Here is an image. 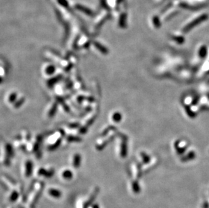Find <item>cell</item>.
<instances>
[{
  "instance_id": "obj_4",
  "label": "cell",
  "mask_w": 209,
  "mask_h": 208,
  "mask_svg": "<svg viewBox=\"0 0 209 208\" xmlns=\"http://www.w3.org/2000/svg\"><path fill=\"white\" fill-rule=\"evenodd\" d=\"M39 174H40V175H43V176H46V177H50L52 175V173H51V172H46L45 171V170H43L41 169L39 171Z\"/></svg>"
},
{
  "instance_id": "obj_7",
  "label": "cell",
  "mask_w": 209,
  "mask_h": 208,
  "mask_svg": "<svg viewBox=\"0 0 209 208\" xmlns=\"http://www.w3.org/2000/svg\"><path fill=\"white\" fill-rule=\"evenodd\" d=\"M28 170L26 172V175L27 176H30L31 173V168H32V165H31V163H29L28 164Z\"/></svg>"
},
{
  "instance_id": "obj_1",
  "label": "cell",
  "mask_w": 209,
  "mask_h": 208,
  "mask_svg": "<svg viewBox=\"0 0 209 208\" xmlns=\"http://www.w3.org/2000/svg\"><path fill=\"white\" fill-rule=\"evenodd\" d=\"M206 18H207V16H206V15H202V16H200V17H198V18L196 19L195 20H194L193 22L190 23V24H189V25H187V26L185 27V31L189 30V29L192 28V27H193L194 26H196V24H199V23L201 22L202 21L206 20Z\"/></svg>"
},
{
  "instance_id": "obj_8",
  "label": "cell",
  "mask_w": 209,
  "mask_h": 208,
  "mask_svg": "<svg viewBox=\"0 0 209 208\" xmlns=\"http://www.w3.org/2000/svg\"><path fill=\"white\" fill-rule=\"evenodd\" d=\"M133 191H134V192H135V193H138L139 191V186L137 185V183H134V184H133Z\"/></svg>"
},
{
  "instance_id": "obj_3",
  "label": "cell",
  "mask_w": 209,
  "mask_h": 208,
  "mask_svg": "<svg viewBox=\"0 0 209 208\" xmlns=\"http://www.w3.org/2000/svg\"><path fill=\"white\" fill-rule=\"evenodd\" d=\"M62 176H63V177L64 178H66V179H70L72 176V172L69 171V170H66V171L63 172Z\"/></svg>"
},
{
  "instance_id": "obj_5",
  "label": "cell",
  "mask_w": 209,
  "mask_h": 208,
  "mask_svg": "<svg viewBox=\"0 0 209 208\" xmlns=\"http://www.w3.org/2000/svg\"><path fill=\"white\" fill-rule=\"evenodd\" d=\"M18 193L16 192V191H14V192L11 194V196H10V199L12 201H14L18 199Z\"/></svg>"
},
{
  "instance_id": "obj_9",
  "label": "cell",
  "mask_w": 209,
  "mask_h": 208,
  "mask_svg": "<svg viewBox=\"0 0 209 208\" xmlns=\"http://www.w3.org/2000/svg\"><path fill=\"white\" fill-rule=\"evenodd\" d=\"M93 208H99V207H98V205H94V206H93Z\"/></svg>"
},
{
  "instance_id": "obj_6",
  "label": "cell",
  "mask_w": 209,
  "mask_h": 208,
  "mask_svg": "<svg viewBox=\"0 0 209 208\" xmlns=\"http://www.w3.org/2000/svg\"><path fill=\"white\" fill-rule=\"evenodd\" d=\"M73 163H74L73 164H74L75 167H78L79 166V164H80V163H80V157H75V160H74V162H73Z\"/></svg>"
},
{
  "instance_id": "obj_2",
  "label": "cell",
  "mask_w": 209,
  "mask_h": 208,
  "mask_svg": "<svg viewBox=\"0 0 209 208\" xmlns=\"http://www.w3.org/2000/svg\"><path fill=\"white\" fill-rule=\"evenodd\" d=\"M49 194L51 195L52 197H54V198H60L62 195V193L60 191L57 190V189H51L48 191Z\"/></svg>"
}]
</instances>
